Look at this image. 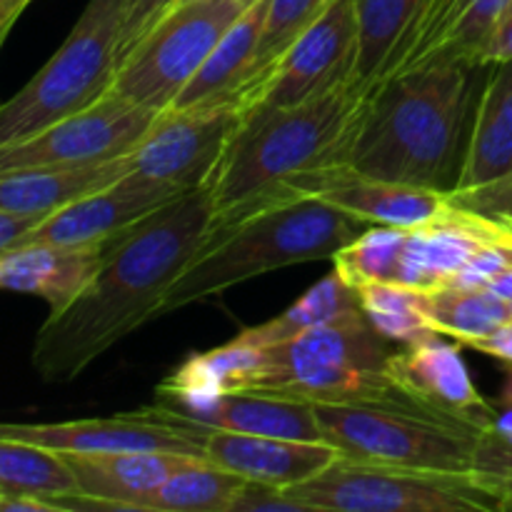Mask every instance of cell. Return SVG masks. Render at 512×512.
<instances>
[{"instance_id": "8", "label": "cell", "mask_w": 512, "mask_h": 512, "mask_svg": "<svg viewBox=\"0 0 512 512\" xmlns=\"http://www.w3.org/2000/svg\"><path fill=\"white\" fill-rule=\"evenodd\" d=\"M310 512H498V495L478 473L398 468L338 458L285 488Z\"/></svg>"}, {"instance_id": "16", "label": "cell", "mask_w": 512, "mask_h": 512, "mask_svg": "<svg viewBox=\"0 0 512 512\" xmlns=\"http://www.w3.org/2000/svg\"><path fill=\"white\" fill-rule=\"evenodd\" d=\"M78 483V493L58 498L60 510H128L143 512L145 500L183 465L198 455L170 450L63 455Z\"/></svg>"}, {"instance_id": "9", "label": "cell", "mask_w": 512, "mask_h": 512, "mask_svg": "<svg viewBox=\"0 0 512 512\" xmlns=\"http://www.w3.org/2000/svg\"><path fill=\"white\" fill-rule=\"evenodd\" d=\"M253 3V0H250ZM250 3L185 0L165 15L115 70L110 95L163 113Z\"/></svg>"}, {"instance_id": "35", "label": "cell", "mask_w": 512, "mask_h": 512, "mask_svg": "<svg viewBox=\"0 0 512 512\" xmlns=\"http://www.w3.org/2000/svg\"><path fill=\"white\" fill-rule=\"evenodd\" d=\"M183 0H125L123 25L118 35V65L133 53L135 45L160 23L168 13H173Z\"/></svg>"}, {"instance_id": "1", "label": "cell", "mask_w": 512, "mask_h": 512, "mask_svg": "<svg viewBox=\"0 0 512 512\" xmlns=\"http://www.w3.org/2000/svg\"><path fill=\"white\" fill-rule=\"evenodd\" d=\"M213 220V195L205 185L108 240L88 288L40 325L35 373L45 383H70L125 335L158 318L170 288L213 235Z\"/></svg>"}, {"instance_id": "6", "label": "cell", "mask_w": 512, "mask_h": 512, "mask_svg": "<svg viewBox=\"0 0 512 512\" xmlns=\"http://www.w3.org/2000/svg\"><path fill=\"white\" fill-rule=\"evenodd\" d=\"M125 0H90L53 58L0 103V148L93 108L110 93L118 70Z\"/></svg>"}, {"instance_id": "11", "label": "cell", "mask_w": 512, "mask_h": 512, "mask_svg": "<svg viewBox=\"0 0 512 512\" xmlns=\"http://www.w3.org/2000/svg\"><path fill=\"white\" fill-rule=\"evenodd\" d=\"M158 113L105 95L93 108L48 125L30 138L0 148V173L33 168H75L133 155Z\"/></svg>"}, {"instance_id": "12", "label": "cell", "mask_w": 512, "mask_h": 512, "mask_svg": "<svg viewBox=\"0 0 512 512\" xmlns=\"http://www.w3.org/2000/svg\"><path fill=\"white\" fill-rule=\"evenodd\" d=\"M240 118L243 110L235 105L163 110L133 150L130 173L170 185L180 193L205 188L213 180Z\"/></svg>"}, {"instance_id": "4", "label": "cell", "mask_w": 512, "mask_h": 512, "mask_svg": "<svg viewBox=\"0 0 512 512\" xmlns=\"http://www.w3.org/2000/svg\"><path fill=\"white\" fill-rule=\"evenodd\" d=\"M368 228L365 220L310 195L245 215L213 230L170 288L158 315L178 313L185 305L213 298L270 270L333 260Z\"/></svg>"}, {"instance_id": "43", "label": "cell", "mask_w": 512, "mask_h": 512, "mask_svg": "<svg viewBox=\"0 0 512 512\" xmlns=\"http://www.w3.org/2000/svg\"><path fill=\"white\" fill-rule=\"evenodd\" d=\"M30 3L33 0H0V45L5 43L8 33L13 30V25L18 23V18Z\"/></svg>"}, {"instance_id": "28", "label": "cell", "mask_w": 512, "mask_h": 512, "mask_svg": "<svg viewBox=\"0 0 512 512\" xmlns=\"http://www.w3.org/2000/svg\"><path fill=\"white\" fill-rule=\"evenodd\" d=\"M358 308V290L350 288V285L340 278L338 270L333 268V273H328L320 283H315L313 288H310L303 298L295 300L285 313H280L278 318L265 320V323L255 325V328H245L240 335H243L248 343L258 345V348H268V345L283 343V340L295 338V335L305 333V330L318 328V325L330 323V320L353 313V310Z\"/></svg>"}, {"instance_id": "22", "label": "cell", "mask_w": 512, "mask_h": 512, "mask_svg": "<svg viewBox=\"0 0 512 512\" xmlns=\"http://www.w3.org/2000/svg\"><path fill=\"white\" fill-rule=\"evenodd\" d=\"M105 245H20L0 255V290L43 298L50 313L68 308L98 273Z\"/></svg>"}, {"instance_id": "25", "label": "cell", "mask_w": 512, "mask_h": 512, "mask_svg": "<svg viewBox=\"0 0 512 512\" xmlns=\"http://www.w3.org/2000/svg\"><path fill=\"white\" fill-rule=\"evenodd\" d=\"M430 0H355L358 10V70L365 93L393 75L413 40Z\"/></svg>"}, {"instance_id": "34", "label": "cell", "mask_w": 512, "mask_h": 512, "mask_svg": "<svg viewBox=\"0 0 512 512\" xmlns=\"http://www.w3.org/2000/svg\"><path fill=\"white\" fill-rule=\"evenodd\" d=\"M448 203L512 230V175L470 190H455Z\"/></svg>"}, {"instance_id": "18", "label": "cell", "mask_w": 512, "mask_h": 512, "mask_svg": "<svg viewBox=\"0 0 512 512\" xmlns=\"http://www.w3.org/2000/svg\"><path fill=\"white\" fill-rule=\"evenodd\" d=\"M145 410L153 418L185 425L195 433L215 428L233 430V433L325 443L313 403L275 393H260V390H230V393L215 395V398L188 410H173L160 403L148 405Z\"/></svg>"}, {"instance_id": "7", "label": "cell", "mask_w": 512, "mask_h": 512, "mask_svg": "<svg viewBox=\"0 0 512 512\" xmlns=\"http://www.w3.org/2000/svg\"><path fill=\"white\" fill-rule=\"evenodd\" d=\"M323 440L340 458L398 468L473 473L483 430L423 413L408 398L385 403H315Z\"/></svg>"}, {"instance_id": "41", "label": "cell", "mask_w": 512, "mask_h": 512, "mask_svg": "<svg viewBox=\"0 0 512 512\" xmlns=\"http://www.w3.org/2000/svg\"><path fill=\"white\" fill-rule=\"evenodd\" d=\"M450 3H453V0H430L428 10H425L423 18H420L418 28H415V33H413V40H410V45H408V50H405V55H403V60H400V65H403L405 60H408L410 55H413L415 50L420 48V43H423V40L428 38L430 33H433V28H435V25H438V20L443 18L445 10L450 8ZM400 65H398V70H400Z\"/></svg>"}, {"instance_id": "47", "label": "cell", "mask_w": 512, "mask_h": 512, "mask_svg": "<svg viewBox=\"0 0 512 512\" xmlns=\"http://www.w3.org/2000/svg\"><path fill=\"white\" fill-rule=\"evenodd\" d=\"M510 313H512V300H510Z\"/></svg>"}, {"instance_id": "24", "label": "cell", "mask_w": 512, "mask_h": 512, "mask_svg": "<svg viewBox=\"0 0 512 512\" xmlns=\"http://www.w3.org/2000/svg\"><path fill=\"white\" fill-rule=\"evenodd\" d=\"M512 175V60L488 65L458 190Z\"/></svg>"}, {"instance_id": "10", "label": "cell", "mask_w": 512, "mask_h": 512, "mask_svg": "<svg viewBox=\"0 0 512 512\" xmlns=\"http://www.w3.org/2000/svg\"><path fill=\"white\" fill-rule=\"evenodd\" d=\"M358 45L355 0H333L250 90L243 110L253 105L293 108L343 85H358Z\"/></svg>"}, {"instance_id": "42", "label": "cell", "mask_w": 512, "mask_h": 512, "mask_svg": "<svg viewBox=\"0 0 512 512\" xmlns=\"http://www.w3.org/2000/svg\"><path fill=\"white\" fill-rule=\"evenodd\" d=\"M0 512H63L53 500L40 495L0 493Z\"/></svg>"}, {"instance_id": "38", "label": "cell", "mask_w": 512, "mask_h": 512, "mask_svg": "<svg viewBox=\"0 0 512 512\" xmlns=\"http://www.w3.org/2000/svg\"><path fill=\"white\" fill-rule=\"evenodd\" d=\"M508 60H512V3L500 15L490 38L485 40L483 50L478 55V65L508 63Z\"/></svg>"}, {"instance_id": "32", "label": "cell", "mask_w": 512, "mask_h": 512, "mask_svg": "<svg viewBox=\"0 0 512 512\" xmlns=\"http://www.w3.org/2000/svg\"><path fill=\"white\" fill-rule=\"evenodd\" d=\"M405 228L393 225H370L350 245H345L333 258L340 278L358 290L368 283H388L398 280L400 255L405 248Z\"/></svg>"}, {"instance_id": "26", "label": "cell", "mask_w": 512, "mask_h": 512, "mask_svg": "<svg viewBox=\"0 0 512 512\" xmlns=\"http://www.w3.org/2000/svg\"><path fill=\"white\" fill-rule=\"evenodd\" d=\"M510 3L512 0H453L433 33L400 65V70L415 68L430 60H465V63L478 65L485 40L490 38L495 23Z\"/></svg>"}, {"instance_id": "19", "label": "cell", "mask_w": 512, "mask_h": 512, "mask_svg": "<svg viewBox=\"0 0 512 512\" xmlns=\"http://www.w3.org/2000/svg\"><path fill=\"white\" fill-rule=\"evenodd\" d=\"M512 230L448 203L445 213L405 235L398 280L420 290L448 283L483 245L510 243Z\"/></svg>"}, {"instance_id": "14", "label": "cell", "mask_w": 512, "mask_h": 512, "mask_svg": "<svg viewBox=\"0 0 512 512\" xmlns=\"http://www.w3.org/2000/svg\"><path fill=\"white\" fill-rule=\"evenodd\" d=\"M208 433V430H205ZM205 433L153 418L145 408L115 418L68 420V423H0V438L23 440L60 455L170 450L205 458Z\"/></svg>"}, {"instance_id": "3", "label": "cell", "mask_w": 512, "mask_h": 512, "mask_svg": "<svg viewBox=\"0 0 512 512\" xmlns=\"http://www.w3.org/2000/svg\"><path fill=\"white\" fill-rule=\"evenodd\" d=\"M365 98L353 83L293 108H245L208 185L213 230L295 200L300 180L345 165Z\"/></svg>"}, {"instance_id": "17", "label": "cell", "mask_w": 512, "mask_h": 512, "mask_svg": "<svg viewBox=\"0 0 512 512\" xmlns=\"http://www.w3.org/2000/svg\"><path fill=\"white\" fill-rule=\"evenodd\" d=\"M293 195L320 198L370 225H393L405 230L430 223L448 208L445 193L370 178L350 165H335L308 175L295 185Z\"/></svg>"}, {"instance_id": "27", "label": "cell", "mask_w": 512, "mask_h": 512, "mask_svg": "<svg viewBox=\"0 0 512 512\" xmlns=\"http://www.w3.org/2000/svg\"><path fill=\"white\" fill-rule=\"evenodd\" d=\"M245 483L240 475L195 458L145 500L143 512H230Z\"/></svg>"}, {"instance_id": "46", "label": "cell", "mask_w": 512, "mask_h": 512, "mask_svg": "<svg viewBox=\"0 0 512 512\" xmlns=\"http://www.w3.org/2000/svg\"><path fill=\"white\" fill-rule=\"evenodd\" d=\"M183 3H185V0H183ZM235 3H250V0H235Z\"/></svg>"}, {"instance_id": "21", "label": "cell", "mask_w": 512, "mask_h": 512, "mask_svg": "<svg viewBox=\"0 0 512 512\" xmlns=\"http://www.w3.org/2000/svg\"><path fill=\"white\" fill-rule=\"evenodd\" d=\"M270 0H253L243 10L238 20L228 28V33L218 40L198 73L193 75L183 93L173 100L170 108H218V105H235L243 110V95L253 78L255 50L263 35L265 18H268Z\"/></svg>"}, {"instance_id": "13", "label": "cell", "mask_w": 512, "mask_h": 512, "mask_svg": "<svg viewBox=\"0 0 512 512\" xmlns=\"http://www.w3.org/2000/svg\"><path fill=\"white\" fill-rule=\"evenodd\" d=\"M385 373L423 413L473 430H488L498 423L493 408L475 388L458 345L443 343L438 335L390 353Z\"/></svg>"}, {"instance_id": "20", "label": "cell", "mask_w": 512, "mask_h": 512, "mask_svg": "<svg viewBox=\"0 0 512 512\" xmlns=\"http://www.w3.org/2000/svg\"><path fill=\"white\" fill-rule=\"evenodd\" d=\"M205 460L230 470L250 483L293 488L328 468L338 460V450L328 443L270 438V435L208 430L205 433Z\"/></svg>"}, {"instance_id": "36", "label": "cell", "mask_w": 512, "mask_h": 512, "mask_svg": "<svg viewBox=\"0 0 512 512\" xmlns=\"http://www.w3.org/2000/svg\"><path fill=\"white\" fill-rule=\"evenodd\" d=\"M473 473L512 480V433L500 428L498 423L480 433L478 445H475Z\"/></svg>"}, {"instance_id": "30", "label": "cell", "mask_w": 512, "mask_h": 512, "mask_svg": "<svg viewBox=\"0 0 512 512\" xmlns=\"http://www.w3.org/2000/svg\"><path fill=\"white\" fill-rule=\"evenodd\" d=\"M0 493L40 495L55 503L63 495L78 493V483L70 465L55 450L0 438Z\"/></svg>"}, {"instance_id": "39", "label": "cell", "mask_w": 512, "mask_h": 512, "mask_svg": "<svg viewBox=\"0 0 512 512\" xmlns=\"http://www.w3.org/2000/svg\"><path fill=\"white\" fill-rule=\"evenodd\" d=\"M43 218H35V215H5L0 213V255H5L8 250L18 248L20 240L35 228Z\"/></svg>"}, {"instance_id": "40", "label": "cell", "mask_w": 512, "mask_h": 512, "mask_svg": "<svg viewBox=\"0 0 512 512\" xmlns=\"http://www.w3.org/2000/svg\"><path fill=\"white\" fill-rule=\"evenodd\" d=\"M468 348H475L478 353L493 355V358L505 360V363H512V318L505 325H500L495 333L485 335V338L473 340Z\"/></svg>"}, {"instance_id": "45", "label": "cell", "mask_w": 512, "mask_h": 512, "mask_svg": "<svg viewBox=\"0 0 512 512\" xmlns=\"http://www.w3.org/2000/svg\"><path fill=\"white\" fill-rule=\"evenodd\" d=\"M485 290H490L493 295H498V298L508 300L510 303L512 300V265H508V268H505L500 275H495Z\"/></svg>"}, {"instance_id": "23", "label": "cell", "mask_w": 512, "mask_h": 512, "mask_svg": "<svg viewBox=\"0 0 512 512\" xmlns=\"http://www.w3.org/2000/svg\"><path fill=\"white\" fill-rule=\"evenodd\" d=\"M133 155L75 168H33L0 173V213L48 218L55 210L108 188L130 173Z\"/></svg>"}, {"instance_id": "37", "label": "cell", "mask_w": 512, "mask_h": 512, "mask_svg": "<svg viewBox=\"0 0 512 512\" xmlns=\"http://www.w3.org/2000/svg\"><path fill=\"white\" fill-rule=\"evenodd\" d=\"M230 512H310L283 488L265 483H245Z\"/></svg>"}, {"instance_id": "2", "label": "cell", "mask_w": 512, "mask_h": 512, "mask_svg": "<svg viewBox=\"0 0 512 512\" xmlns=\"http://www.w3.org/2000/svg\"><path fill=\"white\" fill-rule=\"evenodd\" d=\"M485 70L430 60L380 80L365 98L345 165L370 178L455 193Z\"/></svg>"}, {"instance_id": "15", "label": "cell", "mask_w": 512, "mask_h": 512, "mask_svg": "<svg viewBox=\"0 0 512 512\" xmlns=\"http://www.w3.org/2000/svg\"><path fill=\"white\" fill-rule=\"evenodd\" d=\"M183 195L170 185L153 183L140 175L128 173L115 180L108 188L90 193L65 208L55 210L53 215L40 220L20 245H65V248H90V245H105L128 230L130 225L140 223L163 208L165 203ZM18 245V248H20Z\"/></svg>"}, {"instance_id": "5", "label": "cell", "mask_w": 512, "mask_h": 512, "mask_svg": "<svg viewBox=\"0 0 512 512\" xmlns=\"http://www.w3.org/2000/svg\"><path fill=\"white\" fill-rule=\"evenodd\" d=\"M263 350V373L250 390L313 405L405 398L385 373V338L360 308Z\"/></svg>"}, {"instance_id": "44", "label": "cell", "mask_w": 512, "mask_h": 512, "mask_svg": "<svg viewBox=\"0 0 512 512\" xmlns=\"http://www.w3.org/2000/svg\"><path fill=\"white\" fill-rule=\"evenodd\" d=\"M483 478L488 480L490 488H493L495 495H498V512H512V480L488 478V475H483Z\"/></svg>"}, {"instance_id": "31", "label": "cell", "mask_w": 512, "mask_h": 512, "mask_svg": "<svg viewBox=\"0 0 512 512\" xmlns=\"http://www.w3.org/2000/svg\"><path fill=\"white\" fill-rule=\"evenodd\" d=\"M360 310L385 340L413 345L433 338L435 328L430 325L423 308V290L413 285L395 283H368L358 288Z\"/></svg>"}, {"instance_id": "33", "label": "cell", "mask_w": 512, "mask_h": 512, "mask_svg": "<svg viewBox=\"0 0 512 512\" xmlns=\"http://www.w3.org/2000/svg\"><path fill=\"white\" fill-rule=\"evenodd\" d=\"M333 0H270L268 18H265L263 35H260L258 50H255L253 78L243 95V103L250 90L270 73L275 60L285 53L290 43L323 13Z\"/></svg>"}, {"instance_id": "29", "label": "cell", "mask_w": 512, "mask_h": 512, "mask_svg": "<svg viewBox=\"0 0 512 512\" xmlns=\"http://www.w3.org/2000/svg\"><path fill=\"white\" fill-rule=\"evenodd\" d=\"M423 308L435 333L450 335L463 345L495 333L512 318L508 300L490 290H423Z\"/></svg>"}]
</instances>
